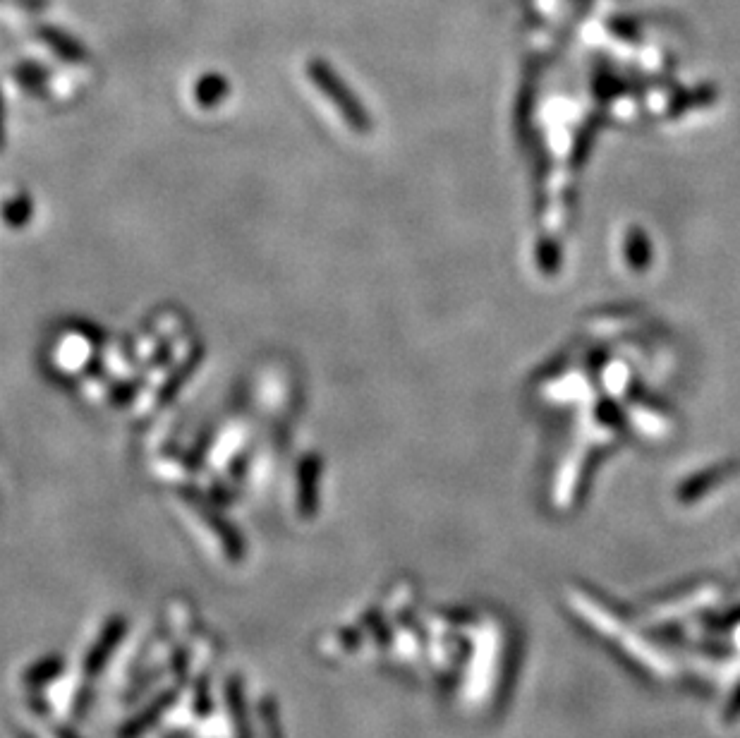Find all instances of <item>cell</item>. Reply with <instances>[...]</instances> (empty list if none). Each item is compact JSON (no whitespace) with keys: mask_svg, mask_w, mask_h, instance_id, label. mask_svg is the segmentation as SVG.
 Wrapping results in <instances>:
<instances>
[{"mask_svg":"<svg viewBox=\"0 0 740 738\" xmlns=\"http://www.w3.org/2000/svg\"><path fill=\"white\" fill-rule=\"evenodd\" d=\"M221 92H226V82H223L221 77H204V82L199 84V101L209 94L211 96L209 104H214V101H218V94Z\"/></svg>","mask_w":740,"mask_h":738,"instance_id":"obj_3","label":"cell"},{"mask_svg":"<svg viewBox=\"0 0 740 738\" xmlns=\"http://www.w3.org/2000/svg\"><path fill=\"white\" fill-rule=\"evenodd\" d=\"M0 147H3V106H0Z\"/></svg>","mask_w":740,"mask_h":738,"instance_id":"obj_4","label":"cell"},{"mask_svg":"<svg viewBox=\"0 0 740 738\" xmlns=\"http://www.w3.org/2000/svg\"><path fill=\"white\" fill-rule=\"evenodd\" d=\"M41 36H44V41L48 46L53 48V51L58 53V56H63L68 63H82L84 58H87V53H84L82 46H77L75 41L70 39V36H65L63 32H58V29H48L44 27L39 32Z\"/></svg>","mask_w":740,"mask_h":738,"instance_id":"obj_2","label":"cell"},{"mask_svg":"<svg viewBox=\"0 0 740 738\" xmlns=\"http://www.w3.org/2000/svg\"><path fill=\"white\" fill-rule=\"evenodd\" d=\"M309 77L312 82L317 84V89L321 94H326L331 99V104L341 111V116L348 120L350 127L355 130H365L367 127V113L365 108H360V104L355 101V96L350 94V89L345 87L341 82V77L333 72L324 60H312L309 63Z\"/></svg>","mask_w":740,"mask_h":738,"instance_id":"obj_1","label":"cell"}]
</instances>
